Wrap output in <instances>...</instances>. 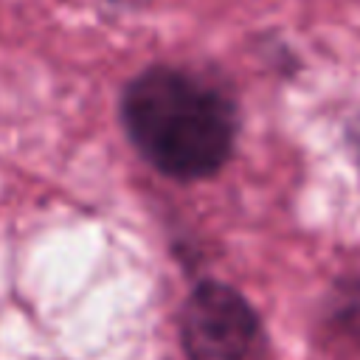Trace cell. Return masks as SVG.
I'll return each instance as SVG.
<instances>
[{
	"instance_id": "obj_4",
	"label": "cell",
	"mask_w": 360,
	"mask_h": 360,
	"mask_svg": "<svg viewBox=\"0 0 360 360\" xmlns=\"http://www.w3.org/2000/svg\"><path fill=\"white\" fill-rule=\"evenodd\" d=\"M115 3H127V6H135V3H141V0H115Z\"/></svg>"
},
{
	"instance_id": "obj_1",
	"label": "cell",
	"mask_w": 360,
	"mask_h": 360,
	"mask_svg": "<svg viewBox=\"0 0 360 360\" xmlns=\"http://www.w3.org/2000/svg\"><path fill=\"white\" fill-rule=\"evenodd\" d=\"M121 124L152 169L186 183L217 174L236 138L233 101L177 68L138 73L124 87Z\"/></svg>"
},
{
	"instance_id": "obj_2",
	"label": "cell",
	"mask_w": 360,
	"mask_h": 360,
	"mask_svg": "<svg viewBox=\"0 0 360 360\" xmlns=\"http://www.w3.org/2000/svg\"><path fill=\"white\" fill-rule=\"evenodd\" d=\"M188 360H250L259 340L253 307L222 281H200L180 309Z\"/></svg>"
},
{
	"instance_id": "obj_3",
	"label": "cell",
	"mask_w": 360,
	"mask_h": 360,
	"mask_svg": "<svg viewBox=\"0 0 360 360\" xmlns=\"http://www.w3.org/2000/svg\"><path fill=\"white\" fill-rule=\"evenodd\" d=\"M352 141H354V149H357V155H360V121H357V127H354V132H352Z\"/></svg>"
}]
</instances>
